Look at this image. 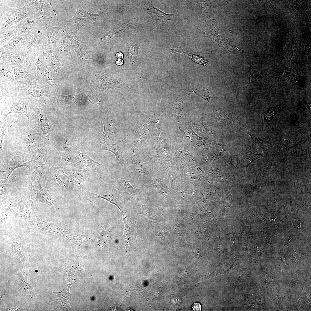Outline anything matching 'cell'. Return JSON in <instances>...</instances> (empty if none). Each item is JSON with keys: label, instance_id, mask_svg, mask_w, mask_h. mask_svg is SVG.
<instances>
[{"label": "cell", "instance_id": "1", "mask_svg": "<svg viewBox=\"0 0 311 311\" xmlns=\"http://www.w3.org/2000/svg\"><path fill=\"white\" fill-rule=\"evenodd\" d=\"M45 179L48 188L56 192H68L74 187L69 170L60 166L49 165Z\"/></svg>", "mask_w": 311, "mask_h": 311}, {"label": "cell", "instance_id": "2", "mask_svg": "<svg viewBox=\"0 0 311 311\" xmlns=\"http://www.w3.org/2000/svg\"><path fill=\"white\" fill-rule=\"evenodd\" d=\"M30 96L27 92L22 90L16 97H6L0 98L1 116L4 120L10 113H15L20 116L25 115L29 119L27 109Z\"/></svg>", "mask_w": 311, "mask_h": 311}, {"label": "cell", "instance_id": "3", "mask_svg": "<svg viewBox=\"0 0 311 311\" xmlns=\"http://www.w3.org/2000/svg\"><path fill=\"white\" fill-rule=\"evenodd\" d=\"M30 1L20 8L10 7L0 5V29L17 24L21 20L33 13Z\"/></svg>", "mask_w": 311, "mask_h": 311}, {"label": "cell", "instance_id": "4", "mask_svg": "<svg viewBox=\"0 0 311 311\" xmlns=\"http://www.w3.org/2000/svg\"><path fill=\"white\" fill-rule=\"evenodd\" d=\"M39 53V50H36L29 54V66L39 81L44 84H48L54 88H56V80L51 70L40 60Z\"/></svg>", "mask_w": 311, "mask_h": 311}, {"label": "cell", "instance_id": "5", "mask_svg": "<svg viewBox=\"0 0 311 311\" xmlns=\"http://www.w3.org/2000/svg\"><path fill=\"white\" fill-rule=\"evenodd\" d=\"M33 160L31 156L26 153L17 152L7 155L3 159L0 179H8L13 171L18 168L25 166L30 170Z\"/></svg>", "mask_w": 311, "mask_h": 311}, {"label": "cell", "instance_id": "6", "mask_svg": "<svg viewBox=\"0 0 311 311\" xmlns=\"http://www.w3.org/2000/svg\"><path fill=\"white\" fill-rule=\"evenodd\" d=\"M45 185L42 187L41 184L31 185L29 188V196L31 200L45 204L50 207L57 208L58 203L53 197L47 185L45 180Z\"/></svg>", "mask_w": 311, "mask_h": 311}, {"label": "cell", "instance_id": "7", "mask_svg": "<svg viewBox=\"0 0 311 311\" xmlns=\"http://www.w3.org/2000/svg\"><path fill=\"white\" fill-rule=\"evenodd\" d=\"M21 90L26 91L28 95L34 98L46 96L53 103L55 101L56 95L54 88L49 85L39 81L26 84L20 88Z\"/></svg>", "mask_w": 311, "mask_h": 311}, {"label": "cell", "instance_id": "8", "mask_svg": "<svg viewBox=\"0 0 311 311\" xmlns=\"http://www.w3.org/2000/svg\"><path fill=\"white\" fill-rule=\"evenodd\" d=\"M85 196L87 200L90 202H92L97 198L105 200L116 206L124 216L126 215L124 197L116 189L113 190L104 195H99L90 191H87L85 193Z\"/></svg>", "mask_w": 311, "mask_h": 311}, {"label": "cell", "instance_id": "9", "mask_svg": "<svg viewBox=\"0 0 311 311\" xmlns=\"http://www.w3.org/2000/svg\"><path fill=\"white\" fill-rule=\"evenodd\" d=\"M31 38V35L15 36L7 44L0 47V55L22 53L25 50Z\"/></svg>", "mask_w": 311, "mask_h": 311}, {"label": "cell", "instance_id": "10", "mask_svg": "<svg viewBox=\"0 0 311 311\" xmlns=\"http://www.w3.org/2000/svg\"><path fill=\"white\" fill-rule=\"evenodd\" d=\"M12 213L14 218L26 219L31 221L36 216L33 200H27L23 198L16 199L14 200Z\"/></svg>", "mask_w": 311, "mask_h": 311}, {"label": "cell", "instance_id": "11", "mask_svg": "<svg viewBox=\"0 0 311 311\" xmlns=\"http://www.w3.org/2000/svg\"><path fill=\"white\" fill-rule=\"evenodd\" d=\"M50 164L40 156L33 160L30 169L31 185L41 184L45 179Z\"/></svg>", "mask_w": 311, "mask_h": 311}, {"label": "cell", "instance_id": "12", "mask_svg": "<svg viewBox=\"0 0 311 311\" xmlns=\"http://www.w3.org/2000/svg\"><path fill=\"white\" fill-rule=\"evenodd\" d=\"M102 119L104 128L98 139V142L100 145L116 140L118 131L117 124L111 115L107 114Z\"/></svg>", "mask_w": 311, "mask_h": 311}, {"label": "cell", "instance_id": "13", "mask_svg": "<svg viewBox=\"0 0 311 311\" xmlns=\"http://www.w3.org/2000/svg\"><path fill=\"white\" fill-rule=\"evenodd\" d=\"M47 31L45 26L39 27L31 34V38L25 51L28 54L38 50L39 52L46 47L47 43Z\"/></svg>", "mask_w": 311, "mask_h": 311}, {"label": "cell", "instance_id": "14", "mask_svg": "<svg viewBox=\"0 0 311 311\" xmlns=\"http://www.w3.org/2000/svg\"><path fill=\"white\" fill-rule=\"evenodd\" d=\"M44 26L35 13L22 20L16 26L15 36L23 34H31L39 27Z\"/></svg>", "mask_w": 311, "mask_h": 311}, {"label": "cell", "instance_id": "15", "mask_svg": "<svg viewBox=\"0 0 311 311\" xmlns=\"http://www.w3.org/2000/svg\"><path fill=\"white\" fill-rule=\"evenodd\" d=\"M30 3L32 6L33 13L35 14L45 26V24H50L51 16L50 8L52 4L50 1L31 0Z\"/></svg>", "mask_w": 311, "mask_h": 311}, {"label": "cell", "instance_id": "16", "mask_svg": "<svg viewBox=\"0 0 311 311\" xmlns=\"http://www.w3.org/2000/svg\"><path fill=\"white\" fill-rule=\"evenodd\" d=\"M74 153L80 164L84 165L93 172L103 173L106 170L105 166L90 157L84 151L78 147H73Z\"/></svg>", "mask_w": 311, "mask_h": 311}, {"label": "cell", "instance_id": "17", "mask_svg": "<svg viewBox=\"0 0 311 311\" xmlns=\"http://www.w3.org/2000/svg\"><path fill=\"white\" fill-rule=\"evenodd\" d=\"M29 54L25 51L20 53L0 55V61L14 67L29 66Z\"/></svg>", "mask_w": 311, "mask_h": 311}, {"label": "cell", "instance_id": "18", "mask_svg": "<svg viewBox=\"0 0 311 311\" xmlns=\"http://www.w3.org/2000/svg\"><path fill=\"white\" fill-rule=\"evenodd\" d=\"M14 72L15 81L19 88L26 84L38 81L29 66L15 67Z\"/></svg>", "mask_w": 311, "mask_h": 311}, {"label": "cell", "instance_id": "19", "mask_svg": "<svg viewBox=\"0 0 311 311\" xmlns=\"http://www.w3.org/2000/svg\"><path fill=\"white\" fill-rule=\"evenodd\" d=\"M127 145L125 139L117 140L114 144L104 143L100 145V149L107 150L111 152L115 156L116 160L120 164L123 166L125 162L123 153L125 151Z\"/></svg>", "mask_w": 311, "mask_h": 311}, {"label": "cell", "instance_id": "20", "mask_svg": "<svg viewBox=\"0 0 311 311\" xmlns=\"http://www.w3.org/2000/svg\"><path fill=\"white\" fill-rule=\"evenodd\" d=\"M74 187H80L93 172L84 165L80 164L69 170Z\"/></svg>", "mask_w": 311, "mask_h": 311}, {"label": "cell", "instance_id": "21", "mask_svg": "<svg viewBox=\"0 0 311 311\" xmlns=\"http://www.w3.org/2000/svg\"><path fill=\"white\" fill-rule=\"evenodd\" d=\"M108 182L114 186L122 195H127L134 197L140 196L142 192L140 189L132 185L129 181L123 177Z\"/></svg>", "mask_w": 311, "mask_h": 311}, {"label": "cell", "instance_id": "22", "mask_svg": "<svg viewBox=\"0 0 311 311\" xmlns=\"http://www.w3.org/2000/svg\"><path fill=\"white\" fill-rule=\"evenodd\" d=\"M99 16V15L92 14L86 11L82 8L80 4H79L75 15L69 20L67 24L70 26L79 23L81 24L82 26H85V24L86 23H91L98 20Z\"/></svg>", "mask_w": 311, "mask_h": 311}, {"label": "cell", "instance_id": "23", "mask_svg": "<svg viewBox=\"0 0 311 311\" xmlns=\"http://www.w3.org/2000/svg\"><path fill=\"white\" fill-rule=\"evenodd\" d=\"M64 149L61 155V165L68 170L78 166L75 164L73 147L70 144L65 136Z\"/></svg>", "mask_w": 311, "mask_h": 311}, {"label": "cell", "instance_id": "24", "mask_svg": "<svg viewBox=\"0 0 311 311\" xmlns=\"http://www.w3.org/2000/svg\"><path fill=\"white\" fill-rule=\"evenodd\" d=\"M0 98L17 97L22 90L16 82L5 80L0 77Z\"/></svg>", "mask_w": 311, "mask_h": 311}, {"label": "cell", "instance_id": "25", "mask_svg": "<svg viewBox=\"0 0 311 311\" xmlns=\"http://www.w3.org/2000/svg\"><path fill=\"white\" fill-rule=\"evenodd\" d=\"M45 26L47 31V46H55L57 41L64 34L63 28L53 27L50 24H45Z\"/></svg>", "mask_w": 311, "mask_h": 311}, {"label": "cell", "instance_id": "26", "mask_svg": "<svg viewBox=\"0 0 311 311\" xmlns=\"http://www.w3.org/2000/svg\"><path fill=\"white\" fill-rule=\"evenodd\" d=\"M14 201L11 198H8L1 203V223L3 222L12 213L14 209Z\"/></svg>", "mask_w": 311, "mask_h": 311}, {"label": "cell", "instance_id": "27", "mask_svg": "<svg viewBox=\"0 0 311 311\" xmlns=\"http://www.w3.org/2000/svg\"><path fill=\"white\" fill-rule=\"evenodd\" d=\"M17 24L0 30V47L8 43L16 36Z\"/></svg>", "mask_w": 311, "mask_h": 311}, {"label": "cell", "instance_id": "28", "mask_svg": "<svg viewBox=\"0 0 311 311\" xmlns=\"http://www.w3.org/2000/svg\"><path fill=\"white\" fill-rule=\"evenodd\" d=\"M33 225L45 231L60 233L63 230L54 224L46 222L41 220L36 216L31 220Z\"/></svg>", "mask_w": 311, "mask_h": 311}, {"label": "cell", "instance_id": "29", "mask_svg": "<svg viewBox=\"0 0 311 311\" xmlns=\"http://www.w3.org/2000/svg\"><path fill=\"white\" fill-rule=\"evenodd\" d=\"M149 6V12L153 18L158 22L165 24L168 20H173V14L165 13L154 7L151 5H150Z\"/></svg>", "mask_w": 311, "mask_h": 311}, {"label": "cell", "instance_id": "30", "mask_svg": "<svg viewBox=\"0 0 311 311\" xmlns=\"http://www.w3.org/2000/svg\"><path fill=\"white\" fill-rule=\"evenodd\" d=\"M15 68L0 61V77L6 81L15 82L14 72Z\"/></svg>", "mask_w": 311, "mask_h": 311}, {"label": "cell", "instance_id": "31", "mask_svg": "<svg viewBox=\"0 0 311 311\" xmlns=\"http://www.w3.org/2000/svg\"><path fill=\"white\" fill-rule=\"evenodd\" d=\"M170 52L172 54L180 53L182 54L187 56L195 62L204 66L206 65L207 61L204 57L202 56L192 54L185 52L180 47L176 48L171 49Z\"/></svg>", "mask_w": 311, "mask_h": 311}, {"label": "cell", "instance_id": "32", "mask_svg": "<svg viewBox=\"0 0 311 311\" xmlns=\"http://www.w3.org/2000/svg\"><path fill=\"white\" fill-rule=\"evenodd\" d=\"M10 183L8 179L1 180L0 182V202L5 200L7 198Z\"/></svg>", "mask_w": 311, "mask_h": 311}, {"label": "cell", "instance_id": "33", "mask_svg": "<svg viewBox=\"0 0 311 311\" xmlns=\"http://www.w3.org/2000/svg\"><path fill=\"white\" fill-rule=\"evenodd\" d=\"M131 159L133 167L136 172L140 175L146 173V171L143 166L136 159L134 153L127 154Z\"/></svg>", "mask_w": 311, "mask_h": 311}, {"label": "cell", "instance_id": "34", "mask_svg": "<svg viewBox=\"0 0 311 311\" xmlns=\"http://www.w3.org/2000/svg\"><path fill=\"white\" fill-rule=\"evenodd\" d=\"M129 59L132 63H134L137 57L138 49L136 45L133 42L131 43L128 46Z\"/></svg>", "mask_w": 311, "mask_h": 311}, {"label": "cell", "instance_id": "35", "mask_svg": "<svg viewBox=\"0 0 311 311\" xmlns=\"http://www.w3.org/2000/svg\"><path fill=\"white\" fill-rule=\"evenodd\" d=\"M193 92L200 97L209 102H211L210 94L207 90L201 89L194 91Z\"/></svg>", "mask_w": 311, "mask_h": 311}, {"label": "cell", "instance_id": "36", "mask_svg": "<svg viewBox=\"0 0 311 311\" xmlns=\"http://www.w3.org/2000/svg\"><path fill=\"white\" fill-rule=\"evenodd\" d=\"M22 287L24 293L27 295L33 297L34 295L33 290L29 285L22 280Z\"/></svg>", "mask_w": 311, "mask_h": 311}, {"label": "cell", "instance_id": "37", "mask_svg": "<svg viewBox=\"0 0 311 311\" xmlns=\"http://www.w3.org/2000/svg\"><path fill=\"white\" fill-rule=\"evenodd\" d=\"M182 109V103L180 102L176 103L173 107L172 110L173 114L177 119L180 118V112Z\"/></svg>", "mask_w": 311, "mask_h": 311}, {"label": "cell", "instance_id": "38", "mask_svg": "<svg viewBox=\"0 0 311 311\" xmlns=\"http://www.w3.org/2000/svg\"><path fill=\"white\" fill-rule=\"evenodd\" d=\"M13 246L15 252L18 258L21 261H23V257L22 255L20 247L16 241L13 242Z\"/></svg>", "mask_w": 311, "mask_h": 311}, {"label": "cell", "instance_id": "39", "mask_svg": "<svg viewBox=\"0 0 311 311\" xmlns=\"http://www.w3.org/2000/svg\"><path fill=\"white\" fill-rule=\"evenodd\" d=\"M217 117L219 119L222 120V122H224L228 124H231L229 119L227 118L225 115H222L219 114H217Z\"/></svg>", "mask_w": 311, "mask_h": 311}, {"label": "cell", "instance_id": "40", "mask_svg": "<svg viewBox=\"0 0 311 311\" xmlns=\"http://www.w3.org/2000/svg\"><path fill=\"white\" fill-rule=\"evenodd\" d=\"M192 309L194 311H200L201 309V306L200 304L198 303H196L194 304L192 306Z\"/></svg>", "mask_w": 311, "mask_h": 311}, {"label": "cell", "instance_id": "41", "mask_svg": "<svg viewBox=\"0 0 311 311\" xmlns=\"http://www.w3.org/2000/svg\"><path fill=\"white\" fill-rule=\"evenodd\" d=\"M116 56L118 59H122L123 57V54L121 52L117 53L116 54Z\"/></svg>", "mask_w": 311, "mask_h": 311}, {"label": "cell", "instance_id": "42", "mask_svg": "<svg viewBox=\"0 0 311 311\" xmlns=\"http://www.w3.org/2000/svg\"><path fill=\"white\" fill-rule=\"evenodd\" d=\"M115 64L118 65H121L123 64V60L121 59H118V60L116 61Z\"/></svg>", "mask_w": 311, "mask_h": 311}]
</instances>
